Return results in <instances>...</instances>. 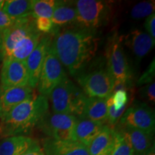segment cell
<instances>
[{"mask_svg": "<svg viewBox=\"0 0 155 155\" xmlns=\"http://www.w3.org/2000/svg\"><path fill=\"white\" fill-rule=\"evenodd\" d=\"M52 32L51 45L58 60L71 75H78L98 51L100 38L96 30L78 26Z\"/></svg>", "mask_w": 155, "mask_h": 155, "instance_id": "1", "label": "cell"}, {"mask_svg": "<svg viewBox=\"0 0 155 155\" xmlns=\"http://www.w3.org/2000/svg\"><path fill=\"white\" fill-rule=\"evenodd\" d=\"M0 69V87L12 88L28 86V74L25 61L5 58Z\"/></svg>", "mask_w": 155, "mask_h": 155, "instance_id": "10", "label": "cell"}, {"mask_svg": "<svg viewBox=\"0 0 155 155\" xmlns=\"http://www.w3.org/2000/svg\"><path fill=\"white\" fill-rule=\"evenodd\" d=\"M76 120L77 118L74 116L48 111L38 126L49 138L69 141L73 140V129Z\"/></svg>", "mask_w": 155, "mask_h": 155, "instance_id": "7", "label": "cell"}, {"mask_svg": "<svg viewBox=\"0 0 155 155\" xmlns=\"http://www.w3.org/2000/svg\"><path fill=\"white\" fill-rule=\"evenodd\" d=\"M122 37L116 32L108 38L105 50L106 68L114 82L131 83V72L123 46Z\"/></svg>", "mask_w": 155, "mask_h": 155, "instance_id": "5", "label": "cell"}, {"mask_svg": "<svg viewBox=\"0 0 155 155\" xmlns=\"http://www.w3.org/2000/svg\"><path fill=\"white\" fill-rule=\"evenodd\" d=\"M22 155H45L43 150L37 141L33 140L30 148Z\"/></svg>", "mask_w": 155, "mask_h": 155, "instance_id": "33", "label": "cell"}, {"mask_svg": "<svg viewBox=\"0 0 155 155\" xmlns=\"http://www.w3.org/2000/svg\"><path fill=\"white\" fill-rule=\"evenodd\" d=\"M4 58H5V56H4L2 50H0V68H1L2 64Z\"/></svg>", "mask_w": 155, "mask_h": 155, "instance_id": "36", "label": "cell"}, {"mask_svg": "<svg viewBox=\"0 0 155 155\" xmlns=\"http://www.w3.org/2000/svg\"><path fill=\"white\" fill-rule=\"evenodd\" d=\"M154 1L141 2L132 7L131 10V17L134 19H140L144 17H148L154 13Z\"/></svg>", "mask_w": 155, "mask_h": 155, "instance_id": "26", "label": "cell"}, {"mask_svg": "<svg viewBox=\"0 0 155 155\" xmlns=\"http://www.w3.org/2000/svg\"><path fill=\"white\" fill-rule=\"evenodd\" d=\"M48 109V97L36 95L20 103L1 119L0 133L5 137L25 136L38 127Z\"/></svg>", "mask_w": 155, "mask_h": 155, "instance_id": "2", "label": "cell"}, {"mask_svg": "<svg viewBox=\"0 0 155 155\" xmlns=\"http://www.w3.org/2000/svg\"><path fill=\"white\" fill-rule=\"evenodd\" d=\"M35 19L32 16L17 19L10 28L2 31V52L5 58L10 55L15 46L29 34L36 30Z\"/></svg>", "mask_w": 155, "mask_h": 155, "instance_id": "11", "label": "cell"}, {"mask_svg": "<svg viewBox=\"0 0 155 155\" xmlns=\"http://www.w3.org/2000/svg\"><path fill=\"white\" fill-rule=\"evenodd\" d=\"M114 129L121 131L126 135L135 155H141L154 145L152 141L154 134H152L128 127H116Z\"/></svg>", "mask_w": 155, "mask_h": 155, "instance_id": "18", "label": "cell"}, {"mask_svg": "<svg viewBox=\"0 0 155 155\" xmlns=\"http://www.w3.org/2000/svg\"><path fill=\"white\" fill-rule=\"evenodd\" d=\"M107 116L108 106L106 99L90 97L87 98L83 115L80 118H86L105 124L107 122Z\"/></svg>", "mask_w": 155, "mask_h": 155, "instance_id": "19", "label": "cell"}, {"mask_svg": "<svg viewBox=\"0 0 155 155\" xmlns=\"http://www.w3.org/2000/svg\"><path fill=\"white\" fill-rule=\"evenodd\" d=\"M35 96L36 94L34 89L29 86L12 88L0 87V119L20 103Z\"/></svg>", "mask_w": 155, "mask_h": 155, "instance_id": "13", "label": "cell"}, {"mask_svg": "<svg viewBox=\"0 0 155 155\" xmlns=\"http://www.w3.org/2000/svg\"><path fill=\"white\" fill-rule=\"evenodd\" d=\"M111 103L115 109H121V108L129 106V92L126 91H118L114 92L110 96Z\"/></svg>", "mask_w": 155, "mask_h": 155, "instance_id": "27", "label": "cell"}, {"mask_svg": "<svg viewBox=\"0 0 155 155\" xmlns=\"http://www.w3.org/2000/svg\"><path fill=\"white\" fill-rule=\"evenodd\" d=\"M2 41H3L2 30H0V50H2Z\"/></svg>", "mask_w": 155, "mask_h": 155, "instance_id": "35", "label": "cell"}, {"mask_svg": "<svg viewBox=\"0 0 155 155\" xmlns=\"http://www.w3.org/2000/svg\"><path fill=\"white\" fill-rule=\"evenodd\" d=\"M77 81L87 97L107 99L113 94L114 80L107 68L78 75Z\"/></svg>", "mask_w": 155, "mask_h": 155, "instance_id": "6", "label": "cell"}, {"mask_svg": "<svg viewBox=\"0 0 155 155\" xmlns=\"http://www.w3.org/2000/svg\"><path fill=\"white\" fill-rule=\"evenodd\" d=\"M32 141L33 139L26 136L6 137L0 141V155H22Z\"/></svg>", "mask_w": 155, "mask_h": 155, "instance_id": "20", "label": "cell"}, {"mask_svg": "<svg viewBox=\"0 0 155 155\" xmlns=\"http://www.w3.org/2000/svg\"><path fill=\"white\" fill-rule=\"evenodd\" d=\"M77 18V10L75 3L57 1L53 11L52 21L55 27H63L75 22Z\"/></svg>", "mask_w": 155, "mask_h": 155, "instance_id": "22", "label": "cell"}, {"mask_svg": "<svg viewBox=\"0 0 155 155\" xmlns=\"http://www.w3.org/2000/svg\"><path fill=\"white\" fill-rule=\"evenodd\" d=\"M114 129L115 131V143L111 155H135L124 134L116 129Z\"/></svg>", "mask_w": 155, "mask_h": 155, "instance_id": "25", "label": "cell"}, {"mask_svg": "<svg viewBox=\"0 0 155 155\" xmlns=\"http://www.w3.org/2000/svg\"><path fill=\"white\" fill-rule=\"evenodd\" d=\"M32 1L7 0L5 2L2 11L15 19L32 16Z\"/></svg>", "mask_w": 155, "mask_h": 155, "instance_id": "23", "label": "cell"}, {"mask_svg": "<svg viewBox=\"0 0 155 155\" xmlns=\"http://www.w3.org/2000/svg\"><path fill=\"white\" fill-rule=\"evenodd\" d=\"M144 28L147 30V33L151 36V38L155 40V15L153 13L147 17L144 22Z\"/></svg>", "mask_w": 155, "mask_h": 155, "instance_id": "32", "label": "cell"}, {"mask_svg": "<svg viewBox=\"0 0 155 155\" xmlns=\"http://www.w3.org/2000/svg\"><path fill=\"white\" fill-rule=\"evenodd\" d=\"M57 1L54 0H32V17L52 18Z\"/></svg>", "mask_w": 155, "mask_h": 155, "instance_id": "24", "label": "cell"}, {"mask_svg": "<svg viewBox=\"0 0 155 155\" xmlns=\"http://www.w3.org/2000/svg\"><path fill=\"white\" fill-rule=\"evenodd\" d=\"M53 113L68 114L80 118L87 97L80 87L65 76L49 95Z\"/></svg>", "mask_w": 155, "mask_h": 155, "instance_id": "3", "label": "cell"}, {"mask_svg": "<svg viewBox=\"0 0 155 155\" xmlns=\"http://www.w3.org/2000/svg\"><path fill=\"white\" fill-rule=\"evenodd\" d=\"M37 30L41 33H50L54 30V25L51 19L38 17L35 19Z\"/></svg>", "mask_w": 155, "mask_h": 155, "instance_id": "28", "label": "cell"}, {"mask_svg": "<svg viewBox=\"0 0 155 155\" xmlns=\"http://www.w3.org/2000/svg\"><path fill=\"white\" fill-rule=\"evenodd\" d=\"M124 43L132 51L134 55L140 60L152 50L155 40L146 32L134 30L125 37Z\"/></svg>", "mask_w": 155, "mask_h": 155, "instance_id": "15", "label": "cell"}, {"mask_svg": "<svg viewBox=\"0 0 155 155\" xmlns=\"http://www.w3.org/2000/svg\"><path fill=\"white\" fill-rule=\"evenodd\" d=\"M42 37V33L38 30L32 32L15 46L10 55L7 58H13L17 61H25L38 46Z\"/></svg>", "mask_w": 155, "mask_h": 155, "instance_id": "21", "label": "cell"}, {"mask_svg": "<svg viewBox=\"0 0 155 155\" xmlns=\"http://www.w3.org/2000/svg\"><path fill=\"white\" fill-rule=\"evenodd\" d=\"M52 43V42H51ZM66 76L63 65L54 53L50 44L45 58L43 65L38 83L40 95L49 96L52 91Z\"/></svg>", "mask_w": 155, "mask_h": 155, "instance_id": "8", "label": "cell"}, {"mask_svg": "<svg viewBox=\"0 0 155 155\" xmlns=\"http://www.w3.org/2000/svg\"><path fill=\"white\" fill-rule=\"evenodd\" d=\"M78 26L90 30L105 26L114 15V2L101 0H78L75 3Z\"/></svg>", "mask_w": 155, "mask_h": 155, "instance_id": "4", "label": "cell"}, {"mask_svg": "<svg viewBox=\"0 0 155 155\" xmlns=\"http://www.w3.org/2000/svg\"><path fill=\"white\" fill-rule=\"evenodd\" d=\"M16 20L17 19L9 17L2 10H0V30H1L3 31L6 29L10 28L15 24Z\"/></svg>", "mask_w": 155, "mask_h": 155, "instance_id": "31", "label": "cell"}, {"mask_svg": "<svg viewBox=\"0 0 155 155\" xmlns=\"http://www.w3.org/2000/svg\"><path fill=\"white\" fill-rule=\"evenodd\" d=\"M141 155H155V150H154V145L151 147L150 149H149L146 152L141 154Z\"/></svg>", "mask_w": 155, "mask_h": 155, "instance_id": "34", "label": "cell"}, {"mask_svg": "<svg viewBox=\"0 0 155 155\" xmlns=\"http://www.w3.org/2000/svg\"><path fill=\"white\" fill-rule=\"evenodd\" d=\"M155 67H154V59H153L152 63L147 68L145 72L141 75L138 81H137V86H142V85H147L152 83L154 79Z\"/></svg>", "mask_w": 155, "mask_h": 155, "instance_id": "29", "label": "cell"}, {"mask_svg": "<svg viewBox=\"0 0 155 155\" xmlns=\"http://www.w3.org/2000/svg\"><path fill=\"white\" fill-rule=\"evenodd\" d=\"M118 125L120 127L132 128L154 134L155 129L154 109L145 103H136L126 109Z\"/></svg>", "mask_w": 155, "mask_h": 155, "instance_id": "9", "label": "cell"}, {"mask_svg": "<svg viewBox=\"0 0 155 155\" xmlns=\"http://www.w3.org/2000/svg\"><path fill=\"white\" fill-rule=\"evenodd\" d=\"M45 155H89L88 147L80 142L60 141L47 137L42 141Z\"/></svg>", "mask_w": 155, "mask_h": 155, "instance_id": "14", "label": "cell"}, {"mask_svg": "<svg viewBox=\"0 0 155 155\" xmlns=\"http://www.w3.org/2000/svg\"><path fill=\"white\" fill-rule=\"evenodd\" d=\"M52 35H44L32 53L25 61L28 74V86L35 88L40 78L46 54L52 42Z\"/></svg>", "mask_w": 155, "mask_h": 155, "instance_id": "12", "label": "cell"}, {"mask_svg": "<svg viewBox=\"0 0 155 155\" xmlns=\"http://www.w3.org/2000/svg\"><path fill=\"white\" fill-rule=\"evenodd\" d=\"M101 122L94 121L86 118H77L73 129V140L80 142L88 147L104 126Z\"/></svg>", "mask_w": 155, "mask_h": 155, "instance_id": "16", "label": "cell"}, {"mask_svg": "<svg viewBox=\"0 0 155 155\" xmlns=\"http://www.w3.org/2000/svg\"><path fill=\"white\" fill-rule=\"evenodd\" d=\"M5 2L4 0H0V10H2L4 4H5Z\"/></svg>", "mask_w": 155, "mask_h": 155, "instance_id": "37", "label": "cell"}, {"mask_svg": "<svg viewBox=\"0 0 155 155\" xmlns=\"http://www.w3.org/2000/svg\"><path fill=\"white\" fill-rule=\"evenodd\" d=\"M114 143L115 131L108 125H104L88 147L89 155H111Z\"/></svg>", "mask_w": 155, "mask_h": 155, "instance_id": "17", "label": "cell"}, {"mask_svg": "<svg viewBox=\"0 0 155 155\" xmlns=\"http://www.w3.org/2000/svg\"><path fill=\"white\" fill-rule=\"evenodd\" d=\"M141 96L151 104L155 102V83L152 82L147 84L141 89Z\"/></svg>", "mask_w": 155, "mask_h": 155, "instance_id": "30", "label": "cell"}]
</instances>
